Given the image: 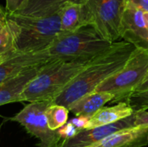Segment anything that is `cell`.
<instances>
[{
	"label": "cell",
	"mask_w": 148,
	"mask_h": 147,
	"mask_svg": "<svg viewBox=\"0 0 148 147\" xmlns=\"http://www.w3.org/2000/svg\"><path fill=\"white\" fill-rule=\"evenodd\" d=\"M148 145V126H134L114 133L88 147H144Z\"/></svg>",
	"instance_id": "8fae6325"
},
{
	"label": "cell",
	"mask_w": 148,
	"mask_h": 147,
	"mask_svg": "<svg viewBox=\"0 0 148 147\" xmlns=\"http://www.w3.org/2000/svg\"><path fill=\"white\" fill-rule=\"evenodd\" d=\"M135 112L148 109V90L134 93L125 101Z\"/></svg>",
	"instance_id": "d6986e66"
},
{
	"label": "cell",
	"mask_w": 148,
	"mask_h": 147,
	"mask_svg": "<svg viewBox=\"0 0 148 147\" xmlns=\"http://www.w3.org/2000/svg\"><path fill=\"white\" fill-rule=\"evenodd\" d=\"M113 100L114 96L110 94L94 91L75 101L69 107V110L75 116H82L89 119L104 107L108 102Z\"/></svg>",
	"instance_id": "9a60e30c"
},
{
	"label": "cell",
	"mask_w": 148,
	"mask_h": 147,
	"mask_svg": "<svg viewBox=\"0 0 148 147\" xmlns=\"http://www.w3.org/2000/svg\"><path fill=\"white\" fill-rule=\"evenodd\" d=\"M44 65V64H43ZM42 65L34 67L21 73L15 78L0 84V106L8 103L20 101L23 94L28 84L36 76Z\"/></svg>",
	"instance_id": "7c38bea8"
},
{
	"label": "cell",
	"mask_w": 148,
	"mask_h": 147,
	"mask_svg": "<svg viewBox=\"0 0 148 147\" xmlns=\"http://www.w3.org/2000/svg\"><path fill=\"white\" fill-rule=\"evenodd\" d=\"M95 56L76 59H53L48 62L41 67L36 76L25 88L21 94L20 101L29 103L42 101H53Z\"/></svg>",
	"instance_id": "7a4b0ae2"
},
{
	"label": "cell",
	"mask_w": 148,
	"mask_h": 147,
	"mask_svg": "<svg viewBox=\"0 0 148 147\" xmlns=\"http://www.w3.org/2000/svg\"><path fill=\"white\" fill-rule=\"evenodd\" d=\"M58 13L62 33H71L90 26V18L84 4L67 3Z\"/></svg>",
	"instance_id": "4fadbf2b"
},
{
	"label": "cell",
	"mask_w": 148,
	"mask_h": 147,
	"mask_svg": "<svg viewBox=\"0 0 148 147\" xmlns=\"http://www.w3.org/2000/svg\"><path fill=\"white\" fill-rule=\"evenodd\" d=\"M25 0H6V13L14 14L23 4Z\"/></svg>",
	"instance_id": "7402d4cb"
},
{
	"label": "cell",
	"mask_w": 148,
	"mask_h": 147,
	"mask_svg": "<svg viewBox=\"0 0 148 147\" xmlns=\"http://www.w3.org/2000/svg\"><path fill=\"white\" fill-rule=\"evenodd\" d=\"M53 60L47 50L20 53L0 62V84L19 75L23 71L43 65Z\"/></svg>",
	"instance_id": "30bf717a"
},
{
	"label": "cell",
	"mask_w": 148,
	"mask_h": 147,
	"mask_svg": "<svg viewBox=\"0 0 148 147\" xmlns=\"http://www.w3.org/2000/svg\"><path fill=\"white\" fill-rule=\"evenodd\" d=\"M134 126H148V112L147 110L134 113Z\"/></svg>",
	"instance_id": "44dd1931"
},
{
	"label": "cell",
	"mask_w": 148,
	"mask_h": 147,
	"mask_svg": "<svg viewBox=\"0 0 148 147\" xmlns=\"http://www.w3.org/2000/svg\"><path fill=\"white\" fill-rule=\"evenodd\" d=\"M52 103V101L30 102L11 119L39 140V147H55L62 140L57 130L52 131L48 126L45 112Z\"/></svg>",
	"instance_id": "52a82bcc"
},
{
	"label": "cell",
	"mask_w": 148,
	"mask_h": 147,
	"mask_svg": "<svg viewBox=\"0 0 148 147\" xmlns=\"http://www.w3.org/2000/svg\"><path fill=\"white\" fill-rule=\"evenodd\" d=\"M148 90V72L145 80L142 81V83L137 88V89L135 90L134 93H138V92H143V91H147Z\"/></svg>",
	"instance_id": "d4e9b609"
},
{
	"label": "cell",
	"mask_w": 148,
	"mask_h": 147,
	"mask_svg": "<svg viewBox=\"0 0 148 147\" xmlns=\"http://www.w3.org/2000/svg\"><path fill=\"white\" fill-rule=\"evenodd\" d=\"M55 147H62V140H61Z\"/></svg>",
	"instance_id": "f1b7e54d"
},
{
	"label": "cell",
	"mask_w": 148,
	"mask_h": 147,
	"mask_svg": "<svg viewBox=\"0 0 148 147\" xmlns=\"http://www.w3.org/2000/svg\"><path fill=\"white\" fill-rule=\"evenodd\" d=\"M111 44L88 26L75 32L61 33L46 50L52 59H76L95 56Z\"/></svg>",
	"instance_id": "277c9868"
},
{
	"label": "cell",
	"mask_w": 148,
	"mask_h": 147,
	"mask_svg": "<svg viewBox=\"0 0 148 147\" xmlns=\"http://www.w3.org/2000/svg\"><path fill=\"white\" fill-rule=\"evenodd\" d=\"M126 2L141 10L144 13L148 12V0H126Z\"/></svg>",
	"instance_id": "cb8c5ba5"
},
{
	"label": "cell",
	"mask_w": 148,
	"mask_h": 147,
	"mask_svg": "<svg viewBox=\"0 0 148 147\" xmlns=\"http://www.w3.org/2000/svg\"><path fill=\"white\" fill-rule=\"evenodd\" d=\"M148 72V51L135 49L126 64L99 85L95 91L110 94L111 102L125 101L145 80Z\"/></svg>",
	"instance_id": "5b68a950"
},
{
	"label": "cell",
	"mask_w": 148,
	"mask_h": 147,
	"mask_svg": "<svg viewBox=\"0 0 148 147\" xmlns=\"http://www.w3.org/2000/svg\"><path fill=\"white\" fill-rule=\"evenodd\" d=\"M6 16H7V13L3 10H0V20L6 22Z\"/></svg>",
	"instance_id": "484cf974"
},
{
	"label": "cell",
	"mask_w": 148,
	"mask_h": 147,
	"mask_svg": "<svg viewBox=\"0 0 148 147\" xmlns=\"http://www.w3.org/2000/svg\"><path fill=\"white\" fill-rule=\"evenodd\" d=\"M134 113V111L126 101H121L112 107H104L100 109L91 118H89L86 128L111 125L125 118L130 117Z\"/></svg>",
	"instance_id": "2e32d148"
},
{
	"label": "cell",
	"mask_w": 148,
	"mask_h": 147,
	"mask_svg": "<svg viewBox=\"0 0 148 147\" xmlns=\"http://www.w3.org/2000/svg\"><path fill=\"white\" fill-rule=\"evenodd\" d=\"M136 48L125 42H115L96 55L67 87L54 99L53 103L69 107L86 94L95 91L105 80L119 71Z\"/></svg>",
	"instance_id": "6da1fadb"
},
{
	"label": "cell",
	"mask_w": 148,
	"mask_h": 147,
	"mask_svg": "<svg viewBox=\"0 0 148 147\" xmlns=\"http://www.w3.org/2000/svg\"><path fill=\"white\" fill-rule=\"evenodd\" d=\"M17 54L13 34L6 22V26L0 31V62Z\"/></svg>",
	"instance_id": "ac0fdd59"
},
{
	"label": "cell",
	"mask_w": 148,
	"mask_h": 147,
	"mask_svg": "<svg viewBox=\"0 0 148 147\" xmlns=\"http://www.w3.org/2000/svg\"><path fill=\"white\" fill-rule=\"evenodd\" d=\"M120 38L137 49L148 51V28L144 12L127 2L121 22Z\"/></svg>",
	"instance_id": "ba28073f"
},
{
	"label": "cell",
	"mask_w": 148,
	"mask_h": 147,
	"mask_svg": "<svg viewBox=\"0 0 148 147\" xmlns=\"http://www.w3.org/2000/svg\"><path fill=\"white\" fill-rule=\"evenodd\" d=\"M57 132H58L61 139L62 140H65V139H70V138L74 137L75 135H76L78 133L79 130L69 121V122H67L66 125H64L62 127L58 129Z\"/></svg>",
	"instance_id": "ffe728a7"
},
{
	"label": "cell",
	"mask_w": 148,
	"mask_h": 147,
	"mask_svg": "<svg viewBox=\"0 0 148 147\" xmlns=\"http://www.w3.org/2000/svg\"><path fill=\"white\" fill-rule=\"evenodd\" d=\"M6 22L13 34L18 54L44 50L62 33L59 13L48 17L7 14Z\"/></svg>",
	"instance_id": "3957f363"
},
{
	"label": "cell",
	"mask_w": 148,
	"mask_h": 147,
	"mask_svg": "<svg viewBox=\"0 0 148 147\" xmlns=\"http://www.w3.org/2000/svg\"><path fill=\"white\" fill-rule=\"evenodd\" d=\"M69 110L62 106L52 103L46 110L45 115L50 130L56 131L67 124Z\"/></svg>",
	"instance_id": "e0dca14e"
},
{
	"label": "cell",
	"mask_w": 148,
	"mask_h": 147,
	"mask_svg": "<svg viewBox=\"0 0 148 147\" xmlns=\"http://www.w3.org/2000/svg\"><path fill=\"white\" fill-rule=\"evenodd\" d=\"M88 118H86V117H82V116H76L75 118L69 120V122L75 126L79 131L81 130H83L87 127V124H88Z\"/></svg>",
	"instance_id": "603a6c76"
},
{
	"label": "cell",
	"mask_w": 148,
	"mask_h": 147,
	"mask_svg": "<svg viewBox=\"0 0 148 147\" xmlns=\"http://www.w3.org/2000/svg\"><path fill=\"white\" fill-rule=\"evenodd\" d=\"M0 10H3V8H2L1 6H0Z\"/></svg>",
	"instance_id": "f546056e"
},
{
	"label": "cell",
	"mask_w": 148,
	"mask_h": 147,
	"mask_svg": "<svg viewBox=\"0 0 148 147\" xmlns=\"http://www.w3.org/2000/svg\"><path fill=\"white\" fill-rule=\"evenodd\" d=\"M134 126V113L116 123L86 128L78 132L74 137L62 140V147H88L101 141L114 133Z\"/></svg>",
	"instance_id": "9c48e42d"
},
{
	"label": "cell",
	"mask_w": 148,
	"mask_h": 147,
	"mask_svg": "<svg viewBox=\"0 0 148 147\" xmlns=\"http://www.w3.org/2000/svg\"><path fill=\"white\" fill-rule=\"evenodd\" d=\"M6 26V22H3L2 20H0V31Z\"/></svg>",
	"instance_id": "4316f807"
},
{
	"label": "cell",
	"mask_w": 148,
	"mask_h": 147,
	"mask_svg": "<svg viewBox=\"0 0 148 147\" xmlns=\"http://www.w3.org/2000/svg\"><path fill=\"white\" fill-rule=\"evenodd\" d=\"M88 0H25L14 14L29 17H48L59 12L67 3L84 4Z\"/></svg>",
	"instance_id": "5bb4252c"
},
{
	"label": "cell",
	"mask_w": 148,
	"mask_h": 147,
	"mask_svg": "<svg viewBox=\"0 0 148 147\" xmlns=\"http://www.w3.org/2000/svg\"><path fill=\"white\" fill-rule=\"evenodd\" d=\"M144 18H145V22H146V24H147L148 28V12L144 13Z\"/></svg>",
	"instance_id": "83f0119b"
},
{
	"label": "cell",
	"mask_w": 148,
	"mask_h": 147,
	"mask_svg": "<svg viewBox=\"0 0 148 147\" xmlns=\"http://www.w3.org/2000/svg\"><path fill=\"white\" fill-rule=\"evenodd\" d=\"M90 26L105 41L114 43L120 38L126 0H88L84 3Z\"/></svg>",
	"instance_id": "8992f818"
}]
</instances>
